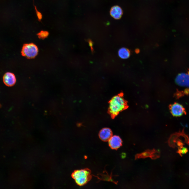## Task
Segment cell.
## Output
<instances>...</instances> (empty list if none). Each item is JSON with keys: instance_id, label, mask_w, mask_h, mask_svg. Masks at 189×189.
<instances>
[{"instance_id": "1", "label": "cell", "mask_w": 189, "mask_h": 189, "mask_svg": "<svg viewBox=\"0 0 189 189\" xmlns=\"http://www.w3.org/2000/svg\"><path fill=\"white\" fill-rule=\"evenodd\" d=\"M108 112L112 118H114L120 112L126 109L127 105L122 93L113 97L109 102Z\"/></svg>"}, {"instance_id": "2", "label": "cell", "mask_w": 189, "mask_h": 189, "mask_svg": "<svg viewBox=\"0 0 189 189\" xmlns=\"http://www.w3.org/2000/svg\"><path fill=\"white\" fill-rule=\"evenodd\" d=\"M72 176L76 184L80 186L85 185L92 178L91 171L88 168L75 170Z\"/></svg>"}, {"instance_id": "3", "label": "cell", "mask_w": 189, "mask_h": 189, "mask_svg": "<svg viewBox=\"0 0 189 189\" xmlns=\"http://www.w3.org/2000/svg\"><path fill=\"white\" fill-rule=\"evenodd\" d=\"M38 52V49L35 44L31 43L24 45L21 51L22 55L28 58L35 57Z\"/></svg>"}, {"instance_id": "4", "label": "cell", "mask_w": 189, "mask_h": 189, "mask_svg": "<svg viewBox=\"0 0 189 189\" xmlns=\"http://www.w3.org/2000/svg\"><path fill=\"white\" fill-rule=\"evenodd\" d=\"M169 108L171 113L174 116L180 117L186 114L184 108L177 103H175L170 105Z\"/></svg>"}, {"instance_id": "5", "label": "cell", "mask_w": 189, "mask_h": 189, "mask_svg": "<svg viewBox=\"0 0 189 189\" xmlns=\"http://www.w3.org/2000/svg\"><path fill=\"white\" fill-rule=\"evenodd\" d=\"M176 84L178 86L189 88V74L182 73L179 74L175 79Z\"/></svg>"}, {"instance_id": "6", "label": "cell", "mask_w": 189, "mask_h": 189, "mask_svg": "<svg viewBox=\"0 0 189 189\" xmlns=\"http://www.w3.org/2000/svg\"><path fill=\"white\" fill-rule=\"evenodd\" d=\"M108 141L109 146L113 149H117L122 145V140L118 136L112 135Z\"/></svg>"}, {"instance_id": "7", "label": "cell", "mask_w": 189, "mask_h": 189, "mask_svg": "<svg viewBox=\"0 0 189 189\" xmlns=\"http://www.w3.org/2000/svg\"><path fill=\"white\" fill-rule=\"evenodd\" d=\"M3 80L5 84L9 87L14 85L16 81L14 75L9 72H7L4 75L3 77Z\"/></svg>"}, {"instance_id": "8", "label": "cell", "mask_w": 189, "mask_h": 189, "mask_svg": "<svg viewBox=\"0 0 189 189\" xmlns=\"http://www.w3.org/2000/svg\"><path fill=\"white\" fill-rule=\"evenodd\" d=\"M99 136L100 139L103 141H108L112 136V132L111 130L108 128H104L100 131Z\"/></svg>"}, {"instance_id": "9", "label": "cell", "mask_w": 189, "mask_h": 189, "mask_svg": "<svg viewBox=\"0 0 189 189\" xmlns=\"http://www.w3.org/2000/svg\"><path fill=\"white\" fill-rule=\"evenodd\" d=\"M122 10L119 6H115L112 7L110 11L111 16L114 19H118L121 17L122 14Z\"/></svg>"}, {"instance_id": "10", "label": "cell", "mask_w": 189, "mask_h": 189, "mask_svg": "<svg viewBox=\"0 0 189 189\" xmlns=\"http://www.w3.org/2000/svg\"><path fill=\"white\" fill-rule=\"evenodd\" d=\"M118 55L119 57L122 59H126L129 57L130 55L129 50L125 48L120 49L118 51Z\"/></svg>"}, {"instance_id": "11", "label": "cell", "mask_w": 189, "mask_h": 189, "mask_svg": "<svg viewBox=\"0 0 189 189\" xmlns=\"http://www.w3.org/2000/svg\"><path fill=\"white\" fill-rule=\"evenodd\" d=\"M49 35L48 32L46 31H42L38 34L39 38L42 39H44L47 37Z\"/></svg>"}, {"instance_id": "12", "label": "cell", "mask_w": 189, "mask_h": 189, "mask_svg": "<svg viewBox=\"0 0 189 189\" xmlns=\"http://www.w3.org/2000/svg\"><path fill=\"white\" fill-rule=\"evenodd\" d=\"M188 151L187 148H185L182 147L180 149H179L178 153L181 155V154H183L186 153Z\"/></svg>"}, {"instance_id": "13", "label": "cell", "mask_w": 189, "mask_h": 189, "mask_svg": "<svg viewBox=\"0 0 189 189\" xmlns=\"http://www.w3.org/2000/svg\"><path fill=\"white\" fill-rule=\"evenodd\" d=\"M36 10L37 16L38 19L40 20L42 18V14L40 12L38 11L36 9Z\"/></svg>"}, {"instance_id": "14", "label": "cell", "mask_w": 189, "mask_h": 189, "mask_svg": "<svg viewBox=\"0 0 189 189\" xmlns=\"http://www.w3.org/2000/svg\"><path fill=\"white\" fill-rule=\"evenodd\" d=\"M188 74H189V71L188 72Z\"/></svg>"}]
</instances>
